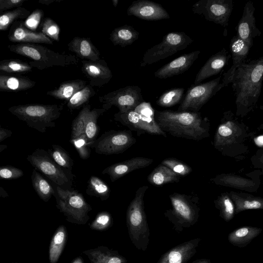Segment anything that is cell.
I'll list each match as a JSON object with an SVG mask.
<instances>
[{
    "mask_svg": "<svg viewBox=\"0 0 263 263\" xmlns=\"http://www.w3.org/2000/svg\"><path fill=\"white\" fill-rule=\"evenodd\" d=\"M263 81V55L243 62L236 70L231 81L236 97V116L243 117L256 106Z\"/></svg>",
    "mask_w": 263,
    "mask_h": 263,
    "instance_id": "6da1fadb",
    "label": "cell"
},
{
    "mask_svg": "<svg viewBox=\"0 0 263 263\" xmlns=\"http://www.w3.org/2000/svg\"><path fill=\"white\" fill-rule=\"evenodd\" d=\"M155 118L162 130L175 137L200 141L210 136V121L199 112L155 110Z\"/></svg>",
    "mask_w": 263,
    "mask_h": 263,
    "instance_id": "7a4b0ae2",
    "label": "cell"
},
{
    "mask_svg": "<svg viewBox=\"0 0 263 263\" xmlns=\"http://www.w3.org/2000/svg\"><path fill=\"white\" fill-rule=\"evenodd\" d=\"M252 133L231 111L224 112L215 132L213 145L222 155L239 158L249 151L247 142Z\"/></svg>",
    "mask_w": 263,
    "mask_h": 263,
    "instance_id": "3957f363",
    "label": "cell"
},
{
    "mask_svg": "<svg viewBox=\"0 0 263 263\" xmlns=\"http://www.w3.org/2000/svg\"><path fill=\"white\" fill-rule=\"evenodd\" d=\"M8 48L11 52L30 59L28 63L39 70L53 66L76 65L79 62L76 55L57 52L39 44L17 43L9 45Z\"/></svg>",
    "mask_w": 263,
    "mask_h": 263,
    "instance_id": "277c9868",
    "label": "cell"
},
{
    "mask_svg": "<svg viewBox=\"0 0 263 263\" xmlns=\"http://www.w3.org/2000/svg\"><path fill=\"white\" fill-rule=\"evenodd\" d=\"M147 185L139 187L126 212V223L130 239L139 250L145 251L149 240V230L144 211V196Z\"/></svg>",
    "mask_w": 263,
    "mask_h": 263,
    "instance_id": "5b68a950",
    "label": "cell"
},
{
    "mask_svg": "<svg viewBox=\"0 0 263 263\" xmlns=\"http://www.w3.org/2000/svg\"><path fill=\"white\" fill-rule=\"evenodd\" d=\"M63 108L62 104H30L11 106L8 111L29 127L44 133L55 126Z\"/></svg>",
    "mask_w": 263,
    "mask_h": 263,
    "instance_id": "8992f818",
    "label": "cell"
},
{
    "mask_svg": "<svg viewBox=\"0 0 263 263\" xmlns=\"http://www.w3.org/2000/svg\"><path fill=\"white\" fill-rule=\"evenodd\" d=\"M155 111L149 102H143L134 109L116 113L114 119L131 131L137 132L138 136L146 133L166 138V134L161 130L156 121Z\"/></svg>",
    "mask_w": 263,
    "mask_h": 263,
    "instance_id": "52a82bcc",
    "label": "cell"
},
{
    "mask_svg": "<svg viewBox=\"0 0 263 263\" xmlns=\"http://www.w3.org/2000/svg\"><path fill=\"white\" fill-rule=\"evenodd\" d=\"M55 196L57 207L68 221L79 224L87 222L89 219L88 213L92 208L82 194L57 185Z\"/></svg>",
    "mask_w": 263,
    "mask_h": 263,
    "instance_id": "ba28073f",
    "label": "cell"
},
{
    "mask_svg": "<svg viewBox=\"0 0 263 263\" xmlns=\"http://www.w3.org/2000/svg\"><path fill=\"white\" fill-rule=\"evenodd\" d=\"M172 209L165 215L175 224L184 227L194 225L199 216V198L196 195L173 193L169 195Z\"/></svg>",
    "mask_w": 263,
    "mask_h": 263,
    "instance_id": "9c48e42d",
    "label": "cell"
},
{
    "mask_svg": "<svg viewBox=\"0 0 263 263\" xmlns=\"http://www.w3.org/2000/svg\"><path fill=\"white\" fill-rule=\"evenodd\" d=\"M193 40L183 32L167 33L162 41L149 49L144 54L140 66L144 67L167 58L180 50H184Z\"/></svg>",
    "mask_w": 263,
    "mask_h": 263,
    "instance_id": "30bf717a",
    "label": "cell"
},
{
    "mask_svg": "<svg viewBox=\"0 0 263 263\" xmlns=\"http://www.w3.org/2000/svg\"><path fill=\"white\" fill-rule=\"evenodd\" d=\"M27 160L36 170L51 180L57 186L64 189L72 184L73 175L59 166L49 153L37 148L28 155Z\"/></svg>",
    "mask_w": 263,
    "mask_h": 263,
    "instance_id": "8fae6325",
    "label": "cell"
},
{
    "mask_svg": "<svg viewBox=\"0 0 263 263\" xmlns=\"http://www.w3.org/2000/svg\"><path fill=\"white\" fill-rule=\"evenodd\" d=\"M136 142L130 130H111L104 133L96 139L90 147L100 155L122 154Z\"/></svg>",
    "mask_w": 263,
    "mask_h": 263,
    "instance_id": "7c38bea8",
    "label": "cell"
},
{
    "mask_svg": "<svg viewBox=\"0 0 263 263\" xmlns=\"http://www.w3.org/2000/svg\"><path fill=\"white\" fill-rule=\"evenodd\" d=\"M223 74L207 82L191 86L178 108V111L199 112L202 107L219 91Z\"/></svg>",
    "mask_w": 263,
    "mask_h": 263,
    "instance_id": "4fadbf2b",
    "label": "cell"
},
{
    "mask_svg": "<svg viewBox=\"0 0 263 263\" xmlns=\"http://www.w3.org/2000/svg\"><path fill=\"white\" fill-rule=\"evenodd\" d=\"M102 108L106 111L114 106L120 112H125L134 109L144 102L141 89L138 86H127L111 91L99 97Z\"/></svg>",
    "mask_w": 263,
    "mask_h": 263,
    "instance_id": "5bb4252c",
    "label": "cell"
},
{
    "mask_svg": "<svg viewBox=\"0 0 263 263\" xmlns=\"http://www.w3.org/2000/svg\"><path fill=\"white\" fill-rule=\"evenodd\" d=\"M233 7L232 0H199L192 5V10L206 20L226 28Z\"/></svg>",
    "mask_w": 263,
    "mask_h": 263,
    "instance_id": "9a60e30c",
    "label": "cell"
},
{
    "mask_svg": "<svg viewBox=\"0 0 263 263\" xmlns=\"http://www.w3.org/2000/svg\"><path fill=\"white\" fill-rule=\"evenodd\" d=\"M261 175L259 170L246 174L244 176L233 173H223L216 175L210 180L218 185L248 192H255L260 185Z\"/></svg>",
    "mask_w": 263,
    "mask_h": 263,
    "instance_id": "2e32d148",
    "label": "cell"
},
{
    "mask_svg": "<svg viewBox=\"0 0 263 263\" xmlns=\"http://www.w3.org/2000/svg\"><path fill=\"white\" fill-rule=\"evenodd\" d=\"M90 108V105L85 106L73 120L71 125L70 142L76 148L80 157L83 160L89 158L91 153L84 125Z\"/></svg>",
    "mask_w": 263,
    "mask_h": 263,
    "instance_id": "e0dca14e",
    "label": "cell"
},
{
    "mask_svg": "<svg viewBox=\"0 0 263 263\" xmlns=\"http://www.w3.org/2000/svg\"><path fill=\"white\" fill-rule=\"evenodd\" d=\"M255 10L253 2H247L244 6L241 17L236 28V35L242 40L250 48L253 45V39L259 36L261 33L256 25Z\"/></svg>",
    "mask_w": 263,
    "mask_h": 263,
    "instance_id": "ac0fdd59",
    "label": "cell"
},
{
    "mask_svg": "<svg viewBox=\"0 0 263 263\" xmlns=\"http://www.w3.org/2000/svg\"><path fill=\"white\" fill-rule=\"evenodd\" d=\"M127 15L147 21L170 18L169 14L160 4L147 0L133 2L127 9Z\"/></svg>",
    "mask_w": 263,
    "mask_h": 263,
    "instance_id": "d6986e66",
    "label": "cell"
},
{
    "mask_svg": "<svg viewBox=\"0 0 263 263\" xmlns=\"http://www.w3.org/2000/svg\"><path fill=\"white\" fill-rule=\"evenodd\" d=\"M81 69L92 87H102L108 83L112 77V72L104 60L96 61L83 60Z\"/></svg>",
    "mask_w": 263,
    "mask_h": 263,
    "instance_id": "ffe728a7",
    "label": "cell"
},
{
    "mask_svg": "<svg viewBox=\"0 0 263 263\" xmlns=\"http://www.w3.org/2000/svg\"><path fill=\"white\" fill-rule=\"evenodd\" d=\"M250 49L249 46L236 35L232 38L230 44V50L233 63L230 68L223 74L222 81L219 86V90L231 83L234 72L245 62Z\"/></svg>",
    "mask_w": 263,
    "mask_h": 263,
    "instance_id": "44dd1931",
    "label": "cell"
},
{
    "mask_svg": "<svg viewBox=\"0 0 263 263\" xmlns=\"http://www.w3.org/2000/svg\"><path fill=\"white\" fill-rule=\"evenodd\" d=\"M8 38L13 43L53 44L52 40L41 31L36 32L27 28L22 21H16L12 24Z\"/></svg>",
    "mask_w": 263,
    "mask_h": 263,
    "instance_id": "7402d4cb",
    "label": "cell"
},
{
    "mask_svg": "<svg viewBox=\"0 0 263 263\" xmlns=\"http://www.w3.org/2000/svg\"><path fill=\"white\" fill-rule=\"evenodd\" d=\"M149 158L137 157L113 164L104 169L102 174L109 176L112 182L136 170L148 166L153 162Z\"/></svg>",
    "mask_w": 263,
    "mask_h": 263,
    "instance_id": "603a6c76",
    "label": "cell"
},
{
    "mask_svg": "<svg viewBox=\"0 0 263 263\" xmlns=\"http://www.w3.org/2000/svg\"><path fill=\"white\" fill-rule=\"evenodd\" d=\"M200 51L196 50L184 54L158 69L154 76L159 79H166L187 71L198 59Z\"/></svg>",
    "mask_w": 263,
    "mask_h": 263,
    "instance_id": "cb8c5ba5",
    "label": "cell"
},
{
    "mask_svg": "<svg viewBox=\"0 0 263 263\" xmlns=\"http://www.w3.org/2000/svg\"><path fill=\"white\" fill-rule=\"evenodd\" d=\"M231 58V53L224 48L212 55L199 70L194 85H198L207 78L221 72Z\"/></svg>",
    "mask_w": 263,
    "mask_h": 263,
    "instance_id": "d4e9b609",
    "label": "cell"
},
{
    "mask_svg": "<svg viewBox=\"0 0 263 263\" xmlns=\"http://www.w3.org/2000/svg\"><path fill=\"white\" fill-rule=\"evenodd\" d=\"M199 242V238H195L177 246L164 253L158 263H186L196 252Z\"/></svg>",
    "mask_w": 263,
    "mask_h": 263,
    "instance_id": "484cf974",
    "label": "cell"
},
{
    "mask_svg": "<svg viewBox=\"0 0 263 263\" xmlns=\"http://www.w3.org/2000/svg\"><path fill=\"white\" fill-rule=\"evenodd\" d=\"M69 50L77 57L90 61L100 60V53L89 38L76 36L67 45Z\"/></svg>",
    "mask_w": 263,
    "mask_h": 263,
    "instance_id": "4316f807",
    "label": "cell"
},
{
    "mask_svg": "<svg viewBox=\"0 0 263 263\" xmlns=\"http://www.w3.org/2000/svg\"><path fill=\"white\" fill-rule=\"evenodd\" d=\"M229 196L235 209V214L248 210H263V198L245 192L231 191Z\"/></svg>",
    "mask_w": 263,
    "mask_h": 263,
    "instance_id": "83f0119b",
    "label": "cell"
},
{
    "mask_svg": "<svg viewBox=\"0 0 263 263\" xmlns=\"http://www.w3.org/2000/svg\"><path fill=\"white\" fill-rule=\"evenodd\" d=\"M83 253L88 257L91 263H126V259L116 251L107 247L100 246L88 250Z\"/></svg>",
    "mask_w": 263,
    "mask_h": 263,
    "instance_id": "f1b7e54d",
    "label": "cell"
},
{
    "mask_svg": "<svg viewBox=\"0 0 263 263\" xmlns=\"http://www.w3.org/2000/svg\"><path fill=\"white\" fill-rule=\"evenodd\" d=\"M35 82L22 76H0V90L6 92H18L31 88Z\"/></svg>",
    "mask_w": 263,
    "mask_h": 263,
    "instance_id": "f546056e",
    "label": "cell"
},
{
    "mask_svg": "<svg viewBox=\"0 0 263 263\" xmlns=\"http://www.w3.org/2000/svg\"><path fill=\"white\" fill-rule=\"evenodd\" d=\"M262 230L255 227L245 226L234 230L228 235V240L233 245L245 247L258 236Z\"/></svg>",
    "mask_w": 263,
    "mask_h": 263,
    "instance_id": "4dcf8cb0",
    "label": "cell"
},
{
    "mask_svg": "<svg viewBox=\"0 0 263 263\" xmlns=\"http://www.w3.org/2000/svg\"><path fill=\"white\" fill-rule=\"evenodd\" d=\"M85 81L81 79L67 81L61 83L60 86L46 94L57 99L69 100L78 91L82 89L86 85Z\"/></svg>",
    "mask_w": 263,
    "mask_h": 263,
    "instance_id": "1f68e13d",
    "label": "cell"
},
{
    "mask_svg": "<svg viewBox=\"0 0 263 263\" xmlns=\"http://www.w3.org/2000/svg\"><path fill=\"white\" fill-rule=\"evenodd\" d=\"M139 33L132 26L124 25L115 28L110 34V40L115 46L122 47L130 45L136 41Z\"/></svg>",
    "mask_w": 263,
    "mask_h": 263,
    "instance_id": "d6a6232c",
    "label": "cell"
},
{
    "mask_svg": "<svg viewBox=\"0 0 263 263\" xmlns=\"http://www.w3.org/2000/svg\"><path fill=\"white\" fill-rule=\"evenodd\" d=\"M181 176L167 166L158 165L148 175V181L155 185H161L165 184L178 182Z\"/></svg>",
    "mask_w": 263,
    "mask_h": 263,
    "instance_id": "836d02e7",
    "label": "cell"
},
{
    "mask_svg": "<svg viewBox=\"0 0 263 263\" xmlns=\"http://www.w3.org/2000/svg\"><path fill=\"white\" fill-rule=\"evenodd\" d=\"M67 231L60 226L54 234L49 247V258L50 263H57L61 256L67 240Z\"/></svg>",
    "mask_w": 263,
    "mask_h": 263,
    "instance_id": "e575fe53",
    "label": "cell"
},
{
    "mask_svg": "<svg viewBox=\"0 0 263 263\" xmlns=\"http://www.w3.org/2000/svg\"><path fill=\"white\" fill-rule=\"evenodd\" d=\"M33 189L44 202L48 201L55 191L48 181L34 169L31 176Z\"/></svg>",
    "mask_w": 263,
    "mask_h": 263,
    "instance_id": "d590c367",
    "label": "cell"
},
{
    "mask_svg": "<svg viewBox=\"0 0 263 263\" xmlns=\"http://www.w3.org/2000/svg\"><path fill=\"white\" fill-rule=\"evenodd\" d=\"M105 111L106 110L103 108H95L89 111L86 118L84 123L85 130L90 146L97 139L99 132L98 119Z\"/></svg>",
    "mask_w": 263,
    "mask_h": 263,
    "instance_id": "8d00e7d4",
    "label": "cell"
},
{
    "mask_svg": "<svg viewBox=\"0 0 263 263\" xmlns=\"http://www.w3.org/2000/svg\"><path fill=\"white\" fill-rule=\"evenodd\" d=\"M87 183L86 193L88 195L99 198L102 201L106 200L109 198L110 189L100 178L91 176Z\"/></svg>",
    "mask_w": 263,
    "mask_h": 263,
    "instance_id": "74e56055",
    "label": "cell"
},
{
    "mask_svg": "<svg viewBox=\"0 0 263 263\" xmlns=\"http://www.w3.org/2000/svg\"><path fill=\"white\" fill-rule=\"evenodd\" d=\"M215 207L219 211L220 216L226 222L230 221L235 214L234 204L229 193H221L214 200Z\"/></svg>",
    "mask_w": 263,
    "mask_h": 263,
    "instance_id": "f35d334b",
    "label": "cell"
},
{
    "mask_svg": "<svg viewBox=\"0 0 263 263\" xmlns=\"http://www.w3.org/2000/svg\"><path fill=\"white\" fill-rule=\"evenodd\" d=\"M30 14L28 10L21 7L4 12L0 16V30H6L14 22L19 19L26 20Z\"/></svg>",
    "mask_w": 263,
    "mask_h": 263,
    "instance_id": "ab89813d",
    "label": "cell"
},
{
    "mask_svg": "<svg viewBox=\"0 0 263 263\" xmlns=\"http://www.w3.org/2000/svg\"><path fill=\"white\" fill-rule=\"evenodd\" d=\"M32 67L19 59H7L0 62V70L8 73H22L32 71Z\"/></svg>",
    "mask_w": 263,
    "mask_h": 263,
    "instance_id": "60d3db41",
    "label": "cell"
},
{
    "mask_svg": "<svg viewBox=\"0 0 263 263\" xmlns=\"http://www.w3.org/2000/svg\"><path fill=\"white\" fill-rule=\"evenodd\" d=\"M53 160L61 167L71 171L73 161L67 152L62 146L53 144L48 151Z\"/></svg>",
    "mask_w": 263,
    "mask_h": 263,
    "instance_id": "b9f144b4",
    "label": "cell"
},
{
    "mask_svg": "<svg viewBox=\"0 0 263 263\" xmlns=\"http://www.w3.org/2000/svg\"><path fill=\"white\" fill-rule=\"evenodd\" d=\"M184 89L177 88L168 90L162 94L156 101V104L163 107H170L174 106L182 99Z\"/></svg>",
    "mask_w": 263,
    "mask_h": 263,
    "instance_id": "7bdbcfd3",
    "label": "cell"
},
{
    "mask_svg": "<svg viewBox=\"0 0 263 263\" xmlns=\"http://www.w3.org/2000/svg\"><path fill=\"white\" fill-rule=\"evenodd\" d=\"M96 94L92 87L86 85L81 90L76 93L67 102V107L71 109H76L88 101Z\"/></svg>",
    "mask_w": 263,
    "mask_h": 263,
    "instance_id": "ee69618b",
    "label": "cell"
},
{
    "mask_svg": "<svg viewBox=\"0 0 263 263\" xmlns=\"http://www.w3.org/2000/svg\"><path fill=\"white\" fill-rule=\"evenodd\" d=\"M161 164L170 168L181 177L186 176L192 172V168L190 166L172 158L164 159Z\"/></svg>",
    "mask_w": 263,
    "mask_h": 263,
    "instance_id": "f6af8a7d",
    "label": "cell"
},
{
    "mask_svg": "<svg viewBox=\"0 0 263 263\" xmlns=\"http://www.w3.org/2000/svg\"><path fill=\"white\" fill-rule=\"evenodd\" d=\"M60 27L51 18L46 17L42 23L41 32L51 40L59 41Z\"/></svg>",
    "mask_w": 263,
    "mask_h": 263,
    "instance_id": "bcb514c9",
    "label": "cell"
},
{
    "mask_svg": "<svg viewBox=\"0 0 263 263\" xmlns=\"http://www.w3.org/2000/svg\"><path fill=\"white\" fill-rule=\"evenodd\" d=\"M112 223V217L107 212L98 214L95 220L90 224V228L97 231H104L108 229Z\"/></svg>",
    "mask_w": 263,
    "mask_h": 263,
    "instance_id": "7dc6e473",
    "label": "cell"
},
{
    "mask_svg": "<svg viewBox=\"0 0 263 263\" xmlns=\"http://www.w3.org/2000/svg\"><path fill=\"white\" fill-rule=\"evenodd\" d=\"M24 175L22 170L11 165L2 166L0 168V177L2 179H16Z\"/></svg>",
    "mask_w": 263,
    "mask_h": 263,
    "instance_id": "c3c4849f",
    "label": "cell"
},
{
    "mask_svg": "<svg viewBox=\"0 0 263 263\" xmlns=\"http://www.w3.org/2000/svg\"><path fill=\"white\" fill-rule=\"evenodd\" d=\"M43 15L44 12L42 10L35 9L24 21L25 26L31 30H35L40 25Z\"/></svg>",
    "mask_w": 263,
    "mask_h": 263,
    "instance_id": "681fc988",
    "label": "cell"
},
{
    "mask_svg": "<svg viewBox=\"0 0 263 263\" xmlns=\"http://www.w3.org/2000/svg\"><path fill=\"white\" fill-rule=\"evenodd\" d=\"M251 161L255 168H257L263 175V148L258 149L252 156Z\"/></svg>",
    "mask_w": 263,
    "mask_h": 263,
    "instance_id": "f907efd6",
    "label": "cell"
},
{
    "mask_svg": "<svg viewBox=\"0 0 263 263\" xmlns=\"http://www.w3.org/2000/svg\"><path fill=\"white\" fill-rule=\"evenodd\" d=\"M26 0H0V11L18 8L23 5Z\"/></svg>",
    "mask_w": 263,
    "mask_h": 263,
    "instance_id": "816d5d0a",
    "label": "cell"
},
{
    "mask_svg": "<svg viewBox=\"0 0 263 263\" xmlns=\"http://www.w3.org/2000/svg\"><path fill=\"white\" fill-rule=\"evenodd\" d=\"M12 135L11 130L4 128L2 127H0V142H2L4 140L9 138Z\"/></svg>",
    "mask_w": 263,
    "mask_h": 263,
    "instance_id": "f5cc1de1",
    "label": "cell"
},
{
    "mask_svg": "<svg viewBox=\"0 0 263 263\" xmlns=\"http://www.w3.org/2000/svg\"><path fill=\"white\" fill-rule=\"evenodd\" d=\"M59 0H40L39 2L42 4L48 5L55 2H60Z\"/></svg>",
    "mask_w": 263,
    "mask_h": 263,
    "instance_id": "db71d44e",
    "label": "cell"
},
{
    "mask_svg": "<svg viewBox=\"0 0 263 263\" xmlns=\"http://www.w3.org/2000/svg\"><path fill=\"white\" fill-rule=\"evenodd\" d=\"M0 196L2 197H6L8 196V193L2 186L0 187Z\"/></svg>",
    "mask_w": 263,
    "mask_h": 263,
    "instance_id": "11a10c76",
    "label": "cell"
},
{
    "mask_svg": "<svg viewBox=\"0 0 263 263\" xmlns=\"http://www.w3.org/2000/svg\"><path fill=\"white\" fill-rule=\"evenodd\" d=\"M193 263H211L210 260L208 259H198Z\"/></svg>",
    "mask_w": 263,
    "mask_h": 263,
    "instance_id": "9f6ffc18",
    "label": "cell"
},
{
    "mask_svg": "<svg viewBox=\"0 0 263 263\" xmlns=\"http://www.w3.org/2000/svg\"><path fill=\"white\" fill-rule=\"evenodd\" d=\"M72 263H84L83 259L79 257L74 259Z\"/></svg>",
    "mask_w": 263,
    "mask_h": 263,
    "instance_id": "6f0895ef",
    "label": "cell"
},
{
    "mask_svg": "<svg viewBox=\"0 0 263 263\" xmlns=\"http://www.w3.org/2000/svg\"><path fill=\"white\" fill-rule=\"evenodd\" d=\"M6 148H7V146L6 145H0V152H2Z\"/></svg>",
    "mask_w": 263,
    "mask_h": 263,
    "instance_id": "680465c9",
    "label": "cell"
},
{
    "mask_svg": "<svg viewBox=\"0 0 263 263\" xmlns=\"http://www.w3.org/2000/svg\"><path fill=\"white\" fill-rule=\"evenodd\" d=\"M113 6L116 8L118 4L119 1L118 0H112V1Z\"/></svg>",
    "mask_w": 263,
    "mask_h": 263,
    "instance_id": "91938a15",
    "label": "cell"
},
{
    "mask_svg": "<svg viewBox=\"0 0 263 263\" xmlns=\"http://www.w3.org/2000/svg\"><path fill=\"white\" fill-rule=\"evenodd\" d=\"M258 130H263V123L261 124L258 127H257Z\"/></svg>",
    "mask_w": 263,
    "mask_h": 263,
    "instance_id": "94428289",
    "label": "cell"
},
{
    "mask_svg": "<svg viewBox=\"0 0 263 263\" xmlns=\"http://www.w3.org/2000/svg\"><path fill=\"white\" fill-rule=\"evenodd\" d=\"M260 108L263 110V104L260 106Z\"/></svg>",
    "mask_w": 263,
    "mask_h": 263,
    "instance_id": "6125c7cd",
    "label": "cell"
}]
</instances>
